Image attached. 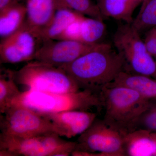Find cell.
Listing matches in <instances>:
<instances>
[{"label":"cell","instance_id":"21","mask_svg":"<svg viewBox=\"0 0 156 156\" xmlns=\"http://www.w3.org/2000/svg\"><path fill=\"white\" fill-rule=\"evenodd\" d=\"M131 24L140 34L156 26V0L143 2L139 13Z\"/></svg>","mask_w":156,"mask_h":156},{"label":"cell","instance_id":"1","mask_svg":"<svg viewBox=\"0 0 156 156\" xmlns=\"http://www.w3.org/2000/svg\"><path fill=\"white\" fill-rule=\"evenodd\" d=\"M81 89L100 93L101 89L125 71L122 56L109 44L99 43L94 50L61 67Z\"/></svg>","mask_w":156,"mask_h":156},{"label":"cell","instance_id":"4","mask_svg":"<svg viewBox=\"0 0 156 156\" xmlns=\"http://www.w3.org/2000/svg\"><path fill=\"white\" fill-rule=\"evenodd\" d=\"M13 75L17 85L33 91L62 93L81 89L63 69L37 60L29 62L20 69L13 71Z\"/></svg>","mask_w":156,"mask_h":156},{"label":"cell","instance_id":"3","mask_svg":"<svg viewBox=\"0 0 156 156\" xmlns=\"http://www.w3.org/2000/svg\"><path fill=\"white\" fill-rule=\"evenodd\" d=\"M14 105L25 107L41 114L69 111H88L103 107L100 93L88 89L62 93L28 89L21 92L13 101Z\"/></svg>","mask_w":156,"mask_h":156},{"label":"cell","instance_id":"16","mask_svg":"<svg viewBox=\"0 0 156 156\" xmlns=\"http://www.w3.org/2000/svg\"><path fill=\"white\" fill-rule=\"evenodd\" d=\"M27 18V9L23 3L16 4L0 11V37L5 38L18 30Z\"/></svg>","mask_w":156,"mask_h":156},{"label":"cell","instance_id":"14","mask_svg":"<svg viewBox=\"0 0 156 156\" xmlns=\"http://www.w3.org/2000/svg\"><path fill=\"white\" fill-rule=\"evenodd\" d=\"M143 0H99L97 5L104 18L111 17L127 23L133 22V12Z\"/></svg>","mask_w":156,"mask_h":156},{"label":"cell","instance_id":"24","mask_svg":"<svg viewBox=\"0 0 156 156\" xmlns=\"http://www.w3.org/2000/svg\"><path fill=\"white\" fill-rule=\"evenodd\" d=\"M144 42L147 49L155 58H156V26L146 32Z\"/></svg>","mask_w":156,"mask_h":156},{"label":"cell","instance_id":"28","mask_svg":"<svg viewBox=\"0 0 156 156\" xmlns=\"http://www.w3.org/2000/svg\"><path fill=\"white\" fill-rule=\"evenodd\" d=\"M98 1H99V0H97V2H98Z\"/></svg>","mask_w":156,"mask_h":156},{"label":"cell","instance_id":"13","mask_svg":"<svg viewBox=\"0 0 156 156\" xmlns=\"http://www.w3.org/2000/svg\"><path fill=\"white\" fill-rule=\"evenodd\" d=\"M107 85H118L136 90L148 100L156 101V79L123 71Z\"/></svg>","mask_w":156,"mask_h":156},{"label":"cell","instance_id":"23","mask_svg":"<svg viewBox=\"0 0 156 156\" xmlns=\"http://www.w3.org/2000/svg\"><path fill=\"white\" fill-rule=\"evenodd\" d=\"M83 16L72 23L56 40H69L81 42V21Z\"/></svg>","mask_w":156,"mask_h":156},{"label":"cell","instance_id":"9","mask_svg":"<svg viewBox=\"0 0 156 156\" xmlns=\"http://www.w3.org/2000/svg\"><path fill=\"white\" fill-rule=\"evenodd\" d=\"M43 42L38 30L30 25L26 20L16 32L2 39L1 63L14 64L34 60Z\"/></svg>","mask_w":156,"mask_h":156},{"label":"cell","instance_id":"22","mask_svg":"<svg viewBox=\"0 0 156 156\" xmlns=\"http://www.w3.org/2000/svg\"><path fill=\"white\" fill-rule=\"evenodd\" d=\"M137 129L156 133V101H154L136 121L133 131Z\"/></svg>","mask_w":156,"mask_h":156},{"label":"cell","instance_id":"18","mask_svg":"<svg viewBox=\"0 0 156 156\" xmlns=\"http://www.w3.org/2000/svg\"><path fill=\"white\" fill-rule=\"evenodd\" d=\"M20 91L13 75V70L7 69L0 75V112L5 113L12 106L14 101L19 97Z\"/></svg>","mask_w":156,"mask_h":156},{"label":"cell","instance_id":"25","mask_svg":"<svg viewBox=\"0 0 156 156\" xmlns=\"http://www.w3.org/2000/svg\"><path fill=\"white\" fill-rule=\"evenodd\" d=\"M23 0H0V11L9 6L23 3Z\"/></svg>","mask_w":156,"mask_h":156},{"label":"cell","instance_id":"27","mask_svg":"<svg viewBox=\"0 0 156 156\" xmlns=\"http://www.w3.org/2000/svg\"><path fill=\"white\" fill-rule=\"evenodd\" d=\"M148 1V0H144L143 2H142V3L144 2H146V1Z\"/></svg>","mask_w":156,"mask_h":156},{"label":"cell","instance_id":"12","mask_svg":"<svg viewBox=\"0 0 156 156\" xmlns=\"http://www.w3.org/2000/svg\"><path fill=\"white\" fill-rule=\"evenodd\" d=\"M125 155L156 156V141L152 132L137 129L124 135Z\"/></svg>","mask_w":156,"mask_h":156},{"label":"cell","instance_id":"30","mask_svg":"<svg viewBox=\"0 0 156 156\" xmlns=\"http://www.w3.org/2000/svg\"><path fill=\"white\" fill-rule=\"evenodd\" d=\"M143 1H144V0H143Z\"/></svg>","mask_w":156,"mask_h":156},{"label":"cell","instance_id":"11","mask_svg":"<svg viewBox=\"0 0 156 156\" xmlns=\"http://www.w3.org/2000/svg\"><path fill=\"white\" fill-rule=\"evenodd\" d=\"M53 124L55 133L59 136L71 138L86 131L96 119L95 113L69 111L41 114Z\"/></svg>","mask_w":156,"mask_h":156},{"label":"cell","instance_id":"7","mask_svg":"<svg viewBox=\"0 0 156 156\" xmlns=\"http://www.w3.org/2000/svg\"><path fill=\"white\" fill-rule=\"evenodd\" d=\"M76 142L72 156H126L124 135L103 120L96 119Z\"/></svg>","mask_w":156,"mask_h":156},{"label":"cell","instance_id":"17","mask_svg":"<svg viewBox=\"0 0 156 156\" xmlns=\"http://www.w3.org/2000/svg\"><path fill=\"white\" fill-rule=\"evenodd\" d=\"M83 16L69 9H57L48 24L39 30L43 41L58 40L69 24Z\"/></svg>","mask_w":156,"mask_h":156},{"label":"cell","instance_id":"6","mask_svg":"<svg viewBox=\"0 0 156 156\" xmlns=\"http://www.w3.org/2000/svg\"><path fill=\"white\" fill-rule=\"evenodd\" d=\"M140 35L131 24L120 25L114 36V45L125 59V71L128 68L129 73L156 79V59L149 53Z\"/></svg>","mask_w":156,"mask_h":156},{"label":"cell","instance_id":"29","mask_svg":"<svg viewBox=\"0 0 156 156\" xmlns=\"http://www.w3.org/2000/svg\"><path fill=\"white\" fill-rule=\"evenodd\" d=\"M155 59H156V58H155Z\"/></svg>","mask_w":156,"mask_h":156},{"label":"cell","instance_id":"5","mask_svg":"<svg viewBox=\"0 0 156 156\" xmlns=\"http://www.w3.org/2000/svg\"><path fill=\"white\" fill-rule=\"evenodd\" d=\"M55 133L21 137L0 134L1 156H68L75 150L77 142L62 139Z\"/></svg>","mask_w":156,"mask_h":156},{"label":"cell","instance_id":"19","mask_svg":"<svg viewBox=\"0 0 156 156\" xmlns=\"http://www.w3.org/2000/svg\"><path fill=\"white\" fill-rule=\"evenodd\" d=\"M106 30L103 20L84 16L81 21V42L89 44H98Z\"/></svg>","mask_w":156,"mask_h":156},{"label":"cell","instance_id":"8","mask_svg":"<svg viewBox=\"0 0 156 156\" xmlns=\"http://www.w3.org/2000/svg\"><path fill=\"white\" fill-rule=\"evenodd\" d=\"M1 133L28 137L55 133L52 122L44 116L21 105H14L1 114Z\"/></svg>","mask_w":156,"mask_h":156},{"label":"cell","instance_id":"20","mask_svg":"<svg viewBox=\"0 0 156 156\" xmlns=\"http://www.w3.org/2000/svg\"><path fill=\"white\" fill-rule=\"evenodd\" d=\"M56 9L72 10L84 16L103 20L104 17L97 5L91 0H55Z\"/></svg>","mask_w":156,"mask_h":156},{"label":"cell","instance_id":"15","mask_svg":"<svg viewBox=\"0 0 156 156\" xmlns=\"http://www.w3.org/2000/svg\"><path fill=\"white\" fill-rule=\"evenodd\" d=\"M30 25L40 30L52 19L56 9L55 0H26Z\"/></svg>","mask_w":156,"mask_h":156},{"label":"cell","instance_id":"26","mask_svg":"<svg viewBox=\"0 0 156 156\" xmlns=\"http://www.w3.org/2000/svg\"><path fill=\"white\" fill-rule=\"evenodd\" d=\"M154 138L155 139L156 141V133H154V132H152Z\"/></svg>","mask_w":156,"mask_h":156},{"label":"cell","instance_id":"2","mask_svg":"<svg viewBox=\"0 0 156 156\" xmlns=\"http://www.w3.org/2000/svg\"><path fill=\"white\" fill-rule=\"evenodd\" d=\"M100 95L105 109L104 121L123 135L133 131L139 117L154 101L134 89L118 85H107Z\"/></svg>","mask_w":156,"mask_h":156},{"label":"cell","instance_id":"10","mask_svg":"<svg viewBox=\"0 0 156 156\" xmlns=\"http://www.w3.org/2000/svg\"><path fill=\"white\" fill-rule=\"evenodd\" d=\"M99 44H89L69 40H47L38 50L34 60L61 67L94 50Z\"/></svg>","mask_w":156,"mask_h":156}]
</instances>
